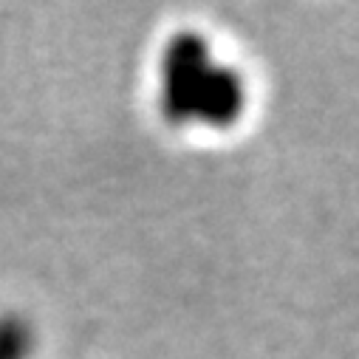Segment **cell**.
I'll return each mask as SVG.
<instances>
[{
	"mask_svg": "<svg viewBox=\"0 0 359 359\" xmlns=\"http://www.w3.org/2000/svg\"><path fill=\"white\" fill-rule=\"evenodd\" d=\"M37 325L20 311H0V359H34Z\"/></svg>",
	"mask_w": 359,
	"mask_h": 359,
	"instance_id": "3",
	"label": "cell"
},
{
	"mask_svg": "<svg viewBox=\"0 0 359 359\" xmlns=\"http://www.w3.org/2000/svg\"><path fill=\"white\" fill-rule=\"evenodd\" d=\"M215 62L212 40L198 29H178L164 40L158 54V114L170 128H193L196 102Z\"/></svg>",
	"mask_w": 359,
	"mask_h": 359,
	"instance_id": "1",
	"label": "cell"
},
{
	"mask_svg": "<svg viewBox=\"0 0 359 359\" xmlns=\"http://www.w3.org/2000/svg\"><path fill=\"white\" fill-rule=\"evenodd\" d=\"M246 111H249L246 74L238 65L218 60L201 88L198 102H196L193 128L226 133V130H235L246 119Z\"/></svg>",
	"mask_w": 359,
	"mask_h": 359,
	"instance_id": "2",
	"label": "cell"
}]
</instances>
